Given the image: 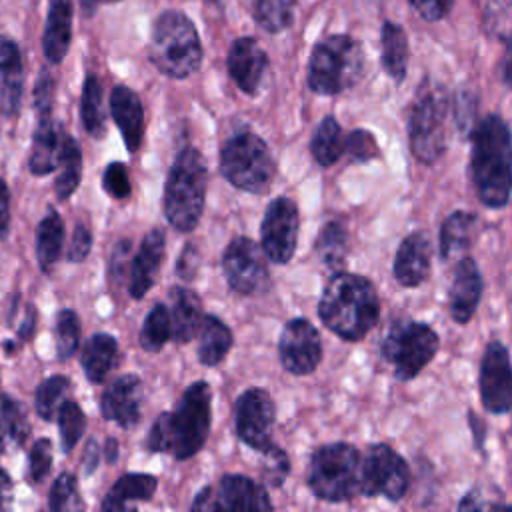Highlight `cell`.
I'll list each match as a JSON object with an SVG mask.
<instances>
[{
    "mask_svg": "<svg viewBox=\"0 0 512 512\" xmlns=\"http://www.w3.org/2000/svg\"><path fill=\"white\" fill-rule=\"evenodd\" d=\"M28 438L26 410L8 394L0 396V452L18 448Z\"/></svg>",
    "mask_w": 512,
    "mask_h": 512,
    "instance_id": "obj_36",
    "label": "cell"
},
{
    "mask_svg": "<svg viewBox=\"0 0 512 512\" xmlns=\"http://www.w3.org/2000/svg\"><path fill=\"white\" fill-rule=\"evenodd\" d=\"M34 326H36V310H34V306L28 304V306H26V316H24L20 328H18V334H16L18 344L30 340V336H32V332H34Z\"/></svg>",
    "mask_w": 512,
    "mask_h": 512,
    "instance_id": "obj_56",
    "label": "cell"
},
{
    "mask_svg": "<svg viewBox=\"0 0 512 512\" xmlns=\"http://www.w3.org/2000/svg\"><path fill=\"white\" fill-rule=\"evenodd\" d=\"M430 240L426 232H412L408 234L396 250L394 258V276L396 280L406 286L414 288L422 284L430 270Z\"/></svg>",
    "mask_w": 512,
    "mask_h": 512,
    "instance_id": "obj_24",
    "label": "cell"
},
{
    "mask_svg": "<svg viewBox=\"0 0 512 512\" xmlns=\"http://www.w3.org/2000/svg\"><path fill=\"white\" fill-rule=\"evenodd\" d=\"M22 66V52L14 38L0 34V72L18 70Z\"/></svg>",
    "mask_w": 512,
    "mask_h": 512,
    "instance_id": "obj_53",
    "label": "cell"
},
{
    "mask_svg": "<svg viewBox=\"0 0 512 512\" xmlns=\"http://www.w3.org/2000/svg\"><path fill=\"white\" fill-rule=\"evenodd\" d=\"M278 352L282 366L290 374H310L322 360L320 334L306 318H292L280 334Z\"/></svg>",
    "mask_w": 512,
    "mask_h": 512,
    "instance_id": "obj_17",
    "label": "cell"
},
{
    "mask_svg": "<svg viewBox=\"0 0 512 512\" xmlns=\"http://www.w3.org/2000/svg\"><path fill=\"white\" fill-rule=\"evenodd\" d=\"M408 38L402 26L386 20L380 28V62L384 72L402 82L408 68Z\"/></svg>",
    "mask_w": 512,
    "mask_h": 512,
    "instance_id": "obj_29",
    "label": "cell"
},
{
    "mask_svg": "<svg viewBox=\"0 0 512 512\" xmlns=\"http://www.w3.org/2000/svg\"><path fill=\"white\" fill-rule=\"evenodd\" d=\"M54 88H56L54 76L44 68L40 72L38 80H36V86H34V108H36V114H50L52 112Z\"/></svg>",
    "mask_w": 512,
    "mask_h": 512,
    "instance_id": "obj_49",
    "label": "cell"
},
{
    "mask_svg": "<svg viewBox=\"0 0 512 512\" xmlns=\"http://www.w3.org/2000/svg\"><path fill=\"white\" fill-rule=\"evenodd\" d=\"M206 182L204 156L196 148L184 146L176 154L164 186V216L178 232H192L200 222Z\"/></svg>",
    "mask_w": 512,
    "mask_h": 512,
    "instance_id": "obj_5",
    "label": "cell"
},
{
    "mask_svg": "<svg viewBox=\"0 0 512 512\" xmlns=\"http://www.w3.org/2000/svg\"><path fill=\"white\" fill-rule=\"evenodd\" d=\"M104 458H106V462H110V464H114V462L118 460V442H116L114 438H108V440L104 442Z\"/></svg>",
    "mask_w": 512,
    "mask_h": 512,
    "instance_id": "obj_60",
    "label": "cell"
},
{
    "mask_svg": "<svg viewBox=\"0 0 512 512\" xmlns=\"http://www.w3.org/2000/svg\"><path fill=\"white\" fill-rule=\"evenodd\" d=\"M448 110V100L436 88L420 90L410 112V148L412 154L424 162L432 164L444 152V118Z\"/></svg>",
    "mask_w": 512,
    "mask_h": 512,
    "instance_id": "obj_10",
    "label": "cell"
},
{
    "mask_svg": "<svg viewBox=\"0 0 512 512\" xmlns=\"http://www.w3.org/2000/svg\"><path fill=\"white\" fill-rule=\"evenodd\" d=\"M142 396V380L136 374H124L104 388L100 412L106 420L122 428H132L140 420Z\"/></svg>",
    "mask_w": 512,
    "mask_h": 512,
    "instance_id": "obj_19",
    "label": "cell"
},
{
    "mask_svg": "<svg viewBox=\"0 0 512 512\" xmlns=\"http://www.w3.org/2000/svg\"><path fill=\"white\" fill-rule=\"evenodd\" d=\"M196 268H198V254H196L194 246L188 244V246H184V250L180 254V260H178V276L186 278V280H192Z\"/></svg>",
    "mask_w": 512,
    "mask_h": 512,
    "instance_id": "obj_54",
    "label": "cell"
},
{
    "mask_svg": "<svg viewBox=\"0 0 512 512\" xmlns=\"http://www.w3.org/2000/svg\"><path fill=\"white\" fill-rule=\"evenodd\" d=\"M298 0H252V16L268 34L288 30L296 16Z\"/></svg>",
    "mask_w": 512,
    "mask_h": 512,
    "instance_id": "obj_37",
    "label": "cell"
},
{
    "mask_svg": "<svg viewBox=\"0 0 512 512\" xmlns=\"http://www.w3.org/2000/svg\"><path fill=\"white\" fill-rule=\"evenodd\" d=\"M80 118L84 130L92 138H102L106 134V112H104V90L96 74H88L82 84L80 96Z\"/></svg>",
    "mask_w": 512,
    "mask_h": 512,
    "instance_id": "obj_34",
    "label": "cell"
},
{
    "mask_svg": "<svg viewBox=\"0 0 512 512\" xmlns=\"http://www.w3.org/2000/svg\"><path fill=\"white\" fill-rule=\"evenodd\" d=\"M158 488V480L152 474H124L120 476L106 498L102 500L100 508L106 512H122L132 510L134 502H144L154 496Z\"/></svg>",
    "mask_w": 512,
    "mask_h": 512,
    "instance_id": "obj_27",
    "label": "cell"
},
{
    "mask_svg": "<svg viewBox=\"0 0 512 512\" xmlns=\"http://www.w3.org/2000/svg\"><path fill=\"white\" fill-rule=\"evenodd\" d=\"M56 418H58L62 448H64V452H70L78 444V440L82 438V434L86 430V416L76 402L64 400Z\"/></svg>",
    "mask_w": 512,
    "mask_h": 512,
    "instance_id": "obj_41",
    "label": "cell"
},
{
    "mask_svg": "<svg viewBox=\"0 0 512 512\" xmlns=\"http://www.w3.org/2000/svg\"><path fill=\"white\" fill-rule=\"evenodd\" d=\"M260 454H264V466H262L264 480L272 486H280L290 472V462H288L286 452L282 448H278L276 444H270Z\"/></svg>",
    "mask_w": 512,
    "mask_h": 512,
    "instance_id": "obj_45",
    "label": "cell"
},
{
    "mask_svg": "<svg viewBox=\"0 0 512 512\" xmlns=\"http://www.w3.org/2000/svg\"><path fill=\"white\" fill-rule=\"evenodd\" d=\"M316 250H318V256L322 258V262L330 270L340 272V268L344 264V254H346V230H344V226L340 222H326L324 228L318 234Z\"/></svg>",
    "mask_w": 512,
    "mask_h": 512,
    "instance_id": "obj_40",
    "label": "cell"
},
{
    "mask_svg": "<svg viewBox=\"0 0 512 512\" xmlns=\"http://www.w3.org/2000/svg\"><path fill=\"white\" fill-rule=\"evenodd\" d=\"M128 256H130V242L128 240H120L112 252L110 258V280L114 284H120L126 280V276H130V266H128Z\"/></svg>",
    "mask_w": 512,
    "mask_h": 512,
    "instance_id": "obj_52",
    "label": "cell"
},
{
    "mask_svg": "<svg viewBox=\"0 0 512 512\" xmlns=\"http://www.w3.org/2000/svg\"><path fill=\"white\" fill-rule=\"evenodd\" d=\"M438 334L422 322L396 320L382 342V356L394 366L400 380H412L436 356Z\"/></svg>",
    "mask_w": 512,
    "mask_h": 512,
    "instance_id": "obj_9",
    "label": "cell"
},
{
    "mask_svg": "<svg viewBox=\"0 0 512 512\" xmlns=\"http://www.w3.org/2000/svg\"><path fill=\"white\" fill-rule=\"evenodd\" d=\"M310 152L320 166L336 164L340 156L346 152V136L334 116H326L318 124L310 140Z\"/></svg>",
    "mask_w": 512,
    "mask_h": 512,
    "instance_id": "obj_35",
    "label": "cell"
},
{
    "mask_svg": "<svg viewBox=\"0 0 512 512\" xmlns=\"http://www.w3.org/2000/svg\"><path fill=\"white\" fill-rule=\"evenodd\" d=\"M212 392L204 380L192 382L174 412H162L146 436L148 452H168L178 460L192 458L208 440Z\"/></svg>",
    "mask_w": 512,
    "mask_h": 512,
    "instance_id": "obj_1",
    "label": "cell"
},
{
    "mask_svg": "<svg viewBox=\"0 0 512 512\" xmlns=\"http://www.w3.org/2000/svg\"><path fill=\"white\" fill-rule=\"evenodd\" d=\"M170 300V320H172V338L176 342H190L198 336L204 312L200 298L184 286H174L168 294Z\"/></svg>",
    "mask_w": 512,
    "mask_h": 512,
    "instance_id": "obj_26",
    "label": "cell"
},
{
    "mask_svg": "<svg viewBox=\"0 0 512 512\" xmlns=\"http://www.w3.org/2000/svg\"><path fill=\"white\" fill-rule=\"evenodd\" d=\"M362 456L350 444L336 442L320 446L308 466V486L316 498L344 502L360 492Z\"/></svg>",
    "mask_w": 512,
    "mask_h": 512,
    "instance_id": "obj_7",
    "label": "cell"
},
{
    "mask_svg": "<svg viewBox=\"0 0 512 512\" xmlns=\"http://www.w3.org/2000/svg\"><path fill=\"white\" fill-rule=\"evenodd\" d=\"M172 338V320L170 310L164 304H154L142 324L140 330V346L146 352H158Z\"/></svg>",
    "mask_w": 512,
    "mask_h": 512,
    "instance_id": "obj_38",
    "label": "cell"
},
{
    "mask_svg": "<svg viewBox=\"0 0 512 512\" xmlns=\"http://www.w3.org/2000/svg\"><path fill=\"white\" fill-rule=\"evenodd\" d=\"M64 246V222L56 210H48V214L38 222L36 228V256L38 266L44 274H50L58 264Z\"/></svg>",
    "mask_w": 512,
    "mask_h": 512,
    "instance_id": "obj_30",
    "label": "cell"
},
{
    "mask_svg": "<svg viewBox=\"0 0 512 512\" xmlns=\"http://www.w3.org/2000/svg\"><path fill=\"white\" fill-rule=\"evenodd\" d=\"M118 358V342L114 336L96 332L92 334L80 352V364L84 368L86 378L92 384H102L110 374L114 362Z\"/></svg>",
    "mask_w": 512,
    "mask_h": 512,
    "instance_id": "obj_28",
    "label": "cell"
},
{
    "mask_svg": "<svg viewBox=\"0 0 512 512\" xmlns=\"http://www.w3.org/2000/svg\"><path fill=\"white\" fill-rule=\"evenodd\" d=\"M470 168L480 202L502 208L512 192V134L498 114H488L474 126Z\"/></svg>",
    "mask_w": 512,
    "mask_h": 512,
    "instance_id": "obj_2",
    "label": "cell"
},
{
    "mask_svg": "<svg viewBox=\"0 0 512 512\" xmlns=\"http://www.w3.org/2000/svg\"><path fill=\"white\" fill-rule=\"evenodd\" d=\"M298 228L300 218L296 204L286 196L274 198L268 204L260 226V240L266 258L276 264H286L294 256Z\"/></svg>",
    "mask_w": 512,
    "mask_h": 512,
    "instance_id": "obj_14",
    "label": "cell"
},
{
    "mask_svg": "<svg viewBox=\"0 0 512 512\" xmlns=\"http://www.w3.org/2000/svg\"><path fill=\"white\" fill-rule=\"evenodd\" d=\"M30 480L42 482L52 466V442L46 438H40L30 448Z\"/></svg>",
    "mask_w": 512,
    "mask_h": 512,
    "instance_id": "obj_48",
    "label": "cell"
},
{
    "mask_svg": "<svg viewBox=\"0 0 512 512\" xmlns=\"http://www.w3.org/2000/svg\"><path fill=\"white\" fill-rule=\"evenodd\" d=\"M162 258H164V232L160 228H154L144 236L130 264L128 292L132 298L138 300L152 288V284L156 282Z\"/></svg>",
    "mask_w": 512,
    "mask_h": 512,
    "instance_id": "obj_21",
    "label": "cell"
},
{
    "mask_svg": "<svg viewBox=\"0 0 512 512\" xmlns=\"http://www.w3.org/2000/svg\"><path fill=\"white\" fill-rule=\"evenodd\" d=\"M82 506L84 504L80 500L76 478L68 472H62L50 488L48 508L54 512H66V510H80Z\"/></svg>",
    "mask_w": 512,
    "mask_h": 512,
    "instance_id": "obj_43",
    "label": "cell"
},
{
    "mask_svg": "<svg viewBox=\"0 0 512 512\" xmlns=\"http://www.w3.org/2000/svg\"><path fill=\"white\" fill-rule=\"evenodd\" d=\"M276 408L270 394L262 388H248L234 404V426L238 438L256 452L266 450L272 442Z\"/></svg>",
    "mask_w": 512,
    "mask_h": 512,
    "instance_id": "obj_15",
    "label": "cell"
},
{
    "mask_svg": "<svg viewBox=\"0 0 512 512\" xmlns=\"http://www.w3.org/2000/svg\"><path fill=\"white\" fill-rule=\"evenodd\" d=\"M12 498V480L10 476L0 468V510H4L8 506Z\"/></svg>",
    "mask_w": 512,
    "mask_h": 512,
    "instance_id": "obj_59",
    "label": "cell"
},
{
    "mask_svg": "<svg viewBox=\"0 0 512 512\" xmlns=\"http://www.w3.org/2000/svg\"><path fill=\"white\" fill-rule=\"evenodd\" d=\"M148 58L168 78L184 80L198 72L204 50L194 22L180 10H164L150 30Z\"/></svg>",
    "mask_w": 512,
    "mask_h": 512,
    "instance_id": "obj_4",
    "label": "cell"
},
{
    "mask_svg": "<svg viewBox=\"0 0 512 512\" xmlns=\"http://www.w3.org/2000/svg\"><path fill=\"white\" fill-rule=\"evenodd\" d=\"M474 224L476 216L464 210H456L444 220L440 230V256L444 260L464 256V252L470 248Z\"/></svg>",
    "mask_w": 512,
    "mask_h": 512,
    "instance_id": "obj_32",
    "label": "cell"
},
{
    "mask_svg": "<svg viewBox=\"0 0 512 512\" xmlns=\"http://www.w3.org/2000/svg\"><path fill=\"white\" fill-rule=\"evenodd\" d=\"M222 270L228 286L238 294H258L268 288L270 272L260 246L246 238H234L222 254Z\"/></svg>",
    "mask_w": 512,
    "mask_h": 512,
    "instance_id": "obj_12",
    "label": "cell"
},
{
    "mask_svg": "<svg viewBox=\"0 0 512 512\" xmlns=\"http://www.w3.org/2000/svg\"><path fill=\"white\" fill-rule=\"evenodd\" d=\"M346 152L356 162H368L374 156H378V146L374 136L368 130L356 128L346 136Z\"/></svg>",
    "mask_w": 512,
    "mask_h": 512,
    "instance_id": "obj_46",
    "label": "cell"
},
{
    "mask_svg": "<svg viewBox=\"0 0 512 512\" xmlns=\"http://www.w3.org/2000/svg\"><path fill=\"white\" fill-rule=\"evenodd\" d=\"M80 176H82V152L78 142L68 136L62 134V142H60V156H58V176L54 180V190H56V198L58 200H66L70 198L78 184H80Z\"/></svg>",
    "mask_w": 512,
    "mask_h": 512,
    "instance_id": "obj_33",
    "label": "cell"
},
{
    "mask_svg": "<svg viewBox=\"0 0 512 512\" xmlns=\"http://www.w3.org/2000/svg\"><path fill=\"white\" fill-rule=\"evenodd\" d=\"M216 6H222V0H212Z\"/></svg>",
    "mask_w": 512,
    "mask_h": 512,
    "instance_id": "obj_62",
    "label": "cell"
},
{
    "mask_svg": "<svg viewBox=\"0 0 512 512\" xmlns=\"http://www.w3.org/2000/svg\"><path fill=\"white\" fill-rule=\"evenodd\" d=\"M110 114L124 138L126 150L136 152L144 136V108L138 94L124 84L114 86L110 92Z\"/></svg>",
    "mask_w": 512,
    "mask_h": 512,
    "instance_id": "obj_22",
    "label": "cell"
},
{
    "mask_svg": "<svg viewBox=\"0 0 512 512\" xmlns=\"http://www.w3.org/2000/svg\"><path fill=\"white\" fill-rule=\"evenodd\" d=\"M98 460H100V448L94 440H90L86 444V450H84V472L92 474L98 466Z\"/></svg>",
    "mask_w": 512,
    "mask_h": 512,
    "instance_id": "obj_57",
    "label": "cell"
},
{
    "mask_svg": "<svg viewBox=\"0 0 512 512\" xmlns=\"http://www.w3.org/2000/svg\"><path fill=\"white\" fill-rule=\"evenodd\" d=\"M364 74V52L356 38L332 34L320 40L308 60V88L334 96L352 88Z\"/></svg>",
    "mask_w": 512,
    "mask_h": 512,
    "instance_id": "obj_6",
    "label": "cell"
},
{
    "mask_svg": "<svg viewBox=\"0 0 512 512\" xmlns=\"http://www.w3.org/2000/svg\"><path fill=\"white\" fill-rule=\"evenodd\" d=\"M380 304L374 284L358 274L336 272L320 298L322 324L344 340L364 338L378 322Z\"/></svg>",
    "mask_w": 512,
    "mask_h": 512,
    "instance_id": "obj_3",
    "label": "cell"
},
{
    "mask_svg": "<svg viewBox=\"0 0 512 512\" xmlns=\"http://www.w3.org/2000/svg\"><path fill=\"white\" fill-rule=\"evenodd\" d=\"M38 124L34 130L32 138V150H30V160L28 168L36 176L50 174L52 170L58 168V156H60V142H62V130L58 124L52 120L50 114H36Z\"/></svg>",
    "mask_w": 512,
    "mask_h": 512,
    "instance_id": "obj_25",
    "label": "cell"
},
{
    "mask_svg": "<svg viewBox=\"0 0 512 512\" xmlns=\"http://www.w3.org/2000/svg\"><path fill=\"white\" fill-rule=\"evenodd\" d=\"M102 186L116 200L128 198L130 196V178H128L126 166L122 162H110L102 174Z\"/></svg>",
    "mask_w": 512,
    "mask_h": 512,
    "instance_id": "obj_47",
    "label": "cell"
},
{
    "mask_svg": "<svg viewBox=\"0 0 512 512\" xmlns=\"http://www.w3.org/2000/svg\"><path fill=\"white\" fill-rule=\"evenodd\" d=\"M220 172L238 190L262 194L274 178V160L254 132H236L220 150Z\"/></svg>",
    "mask_w": 512,
    "mask_h": 512,
    "instance_id": "obj_8",
    "label": "cell"
},
{
    "mask_svg": "<svg viewBox=\"0 0 512 512\" xmlns=\"http://www.w3.org/2000/svg\"><path fill=\"white\" fill-rule=\"evenodd\" d=\"M502 78L508 88H512V34L506 38V48H504V58H502Z\"/></svg>",
    "mask_w": 512,
    "mask_h": 512,
    "instance_id": "obj_58",
    "label": "cell"
},
{
    "mask_svg": "<svg viewBox=\"0 0 512 512\" xmlns=\"http://www.w3.org/2000/svg\"><path fill=\"white\" fill-rule=\"evenodd\" d=\"M192 510H272V502L264 486L240 474H226L218 486L202 488L192 506Z\"/></svg>",
    "mask_w": 512,
    "mask_h": 512,
    "instance_id": "obj_13",
    "label": "cell"
},
{
    "mask_svg": "<svg viewBox=\"0 0 512 512\" xmlns=\"http://www.w3.org/2000/svg\"><path fill=\"white\" fill-rule=\"evenodd\" d=\"M234 336L230 328L216 316L206 314L198 332V360L204 366L220 364L232 348Z\"/></svg>",
    "mask_w": 512,
    "mask_h": 512,
    "instance_id": "obj_31",
    "label": "cell"
},
{
    "mask_svg": "<svg viewBox=\"0 0 512 512\" xmlns=\"http://www.w3.org/2000/svg\"><path fill=\"white\" fill-rule=\"evenodd\" d=\"M10 230V190L6 182L0 178V242L6 238Z\"/></svg>",
    "mask_w": 512,
    "mask_h": 512,
    "instance_id": "obj_55",
    "label": "cell"
},
{
    "mask_svg": "<svg viewBox=\"0 0 512 512\" xmlns=\"http://www.w3.org/2000/svg\"><path fill=\"white\" fill-rule=\"evenodd\" d=\"M68 392H70V380L66 376L56 374L40 382L34 392V404H36L38 416L44 420H54Z\"/></svg>",
    "mask_w": 512,
    "mask_h": 512,
    "instance_id": "obj_39",
    "label": "cell"
},
{
    "mask_svg": "<svg viewBox=\"0 0 512 512\" xmlns=\"http://www.w3.org/2000/svg\"><path fill=\"white\" fill-rule=\"evenodd\" d=\"M84 2H86V10H88V6H90V10H94L100 4H116L120 0H84Z\"/></svg>",
    "mask_w": 512,
    "mask_h": 512,
    "instance_id": "obj_61",
    "label": "cell"
},
{
    "mask_svg": "<svg viewBox=\"0 0 512 512\" xmlns=\"http://www.w3.org/2000/svg\"><path fill=\"white\" fill-rule=\"evenodd\" d=\"M24 90V68L0 72V110L6 118H14L20 112Z\"/></svg>",
    "mask_w": 512,
    "mask_h": 512,
    "instance_id": "obj_44",
    "label": "cell"
},
{
    "mask_svg": "<svg viewBox=\"0 0 512 512\" xmlns=\"http://www.w3.org/2000/svg\"><path fill=\"white\" fill-rule=\"evenodd\" d=\"M410 484V470L406 460L388 444H372L362 458L364 496H384L390 502L404 498Z\"/></svg>",
    "mask_w": 512,
    "mask_h": 512,
    "instance_id": "obj_11",
    "label": "cell"
},
{
    "mask_svg": "<svg viewBox=\"0 0 512 512\" xmlns=\"http://www.w3.org/2000/svg\"><path fill=\"white\" fill-rule=\"evenodd\" d=\"M54 334H56V354L58 360H68L80 342V320L74 310H60L56 316L54 324Z\"/></svg>",
    "mask_w": 512,
    "mask_h": 512,
    "instance_id": "obj_42",
    "label": "cell"
},
{
    "mask_svg": "<svg viewBox=\"0 0 512 512\" xmlns=\"http://www.w3.org/2000/svg\"><path fill=\"white\" fill-rule=\"evenodd\" d=\"M478 390L488 412L504 414L512 408V364L500 340L488 342L482 354Z\"/></svg>",
    "mask_w": 512,
    "mask_h": 512,
    "instance_id": "obj_16",
    "label": "cell"
},
{
    "mask_svg": "<svg viewBox=\"0 0 512 512\" xmlns=\"http://www.w3.org/2000/svg\"><path fill=\"white\" fill-rule=\"evenodd\" d=\"M418 16L426 22L442 20L454 6V0H408Z\"/></svg>",
    "mask_w": 512,
    "mask_h": 512,
    "instance_id": "obj_51",
    "label": "cell"
},
{
    "mask_svg": "<svg viewBox=\"0 0 512 512\" xmlns=\"http://www.w3.org/2000/svg\"><path fill=\"white\" fill-rule=\"evenodd\" d=\"M226 68L244 94L256 96L268 74V54L254 36H240L228 48Z\"/></svg>",
    "mask_w": 512,
    "mask_h": 512,
    "instance_id": "obj_18",
    "label": "cell"
},
{
    "mask_svg": "<svg viewBox=\"0 0 512 512\" xmlns=\"http://www.w3.org/2000/svg\"><path fill=\"white\" fill-rule=\"evenodd\" d=\"M74 0H48L46 24L42 30V52L50 64H60L72 42Z\"/></svg>",
    "mask_w": 512,
    "mask_h": 512,
    "instance_id": "obj_23",
    "label": "cell"
},
{
    "mask_svg": "<svg viewBox=\"0 0 512 512\" xmlns=\"http://www.w3.org/2000/svg\"><path fill=\"white\" fill-rule=\"evenodd\" d=\"M92 250V232L86 224H76L72 232V240L68 246V260L82 262Z\"/></svg>",
    "mask_w": 512,
    "mask_h": 512,
    "instance_id": "obj_50",
    "label": "cell"
},
{
    "mask_svg": "<svg viewBox=\"0 0 512 512\" xmlns=\"http://www.w3.org/2000/svg\"><path fill=\"white\" fill-rule=\"evenodd\" d=\"M482 296V278L478 266L472 258L462 256L452 278V286L448 292V312L454 322L466 324Z\"/></svg>",
    "mask_w": 512,
    "mask_h": 512,
    "instance_id": "obj_20",
    "label": "cell"
}]
</instances>
